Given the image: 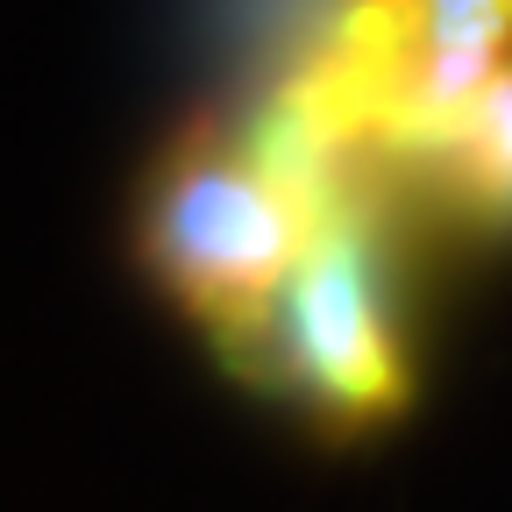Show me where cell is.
Instances as JSON below:
<instances>
[{
  "mask_svg": "<svg viewBox=\"0 0 512 512\" xmlns=\"http://www.w3.org/2000/svg\"><path fill=\"white\" fill-rule=\"evenodd\" d=\"M249 377L285 392L328 434H370L413 406V356L370 200L320 214Z\"/></svg>",
  "mask_w": 512,
  "mask_h": 512,
  "instance_id": "cell-2",
  "label": "cell"
},
{
  "mask_svg": "<svg viewBox=\"0 0 512 512\" xmlns=\"http://www.w3.org/2000/svg\"><path fill=\"white\" fill-rule=\"evenodd\" d=\"M313 228L320 207L249 128L185 121L143 178L136 249L157 292L249 377Z\"/></svg>",
  "mask_w": 512,
  "mask_h": 512,
  "instance_id": "cell-1",
  "label": "cell"
},
{
  "mask_svg": "<svg viewBox=\"0 0 512 512\" xmlns=\"http://www.w3.org/2000/svg\"><path fill=\"white\" fill-rule=\"evenodd\" d=\"M427 200L470 235H512V64L470 100V114L413 164Z\"/></svg>",
  "mask_w": 512,
  "mask_h": 512,
  "instance_id": "cell-3",
  "label": "cell"
}]
</instances>
